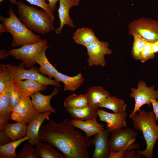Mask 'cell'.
<instances>
[{"mask_svg": "<svg viewBox=\"0 0 158 158\" xmlns=\"http://www.w3.org/2000/svg\"><path fill=\"white\" fill-rule=\"evenodd\" d=\"M39 131L41 141L48 142L61 152L66 158H89L91 139L75 130L70 120L57 123L52 119Z\"/></svg>", "mask_w": 158, "mask_h": 158, "instance_id": "6da1fadb", "label": "cell"}, {"mask_svg": "<svg viewBox=\"0 0 158 158\" xmlns=\"http://www.w3.org/2000/svg\"><path fill=\"white\" fill-rule=\"evenodd\" d=\"M16 5L19 19L31 31L44 35L54 30V20L44 10L27 5L21 1Z\"/></svg>", "mask_w": 158, "mask_h": 158, "instance_id": "7a4b0ae2", "label": "cell"}, {"mask_svg": "<svg viewBox=\"0 0 158 158\" xmlns=\"http://www.w3.org/2000/svg\"><path fill=\"white\" fill-rule=\"evenodd\" d=\"M131 118L134 129L142 132L146 144L145 150H138L136 153L147 158H152L154 147L158 140V125L154 113L152 111L140 110Z\"/></svg>", "mask_w": 158, "mask_h": 158, "instance_id": "3957f363", "label": "cell"}, {"mask_svg": "<svg viewBox=\"0 0 158 158\" xmlns=\"http://www.w3.org/2000/svg\"><path fill=\"white\" fill-rule=\"evenodd\" d=\"M9 17L0 16V20L5 30L13 38L11 45L13 48L38 43L42 40L40 36L34 34L20 21L15 14L11 6L8 12Z\"/></svg>", "mask_w": 158, "mask_h": 158, "instance_id": "277c9868", "label": "cell"}, {"mask_svg": "<svg viewBox=\"0 0 158 158\" xmlns=\"http://www.w3.org/2000/svg\"><path fill=\"white\" fill-rule=\"evenodd\" d=\"M128 32L132 36L137 35L146 42H155L158 40V22L150 18L134 20L129 25Z\"/></svg>", "mask_w": 158, "mask_h": 158, "instance_id": "5b68a950", "label": "cell"}, {"mask_svg": "<svg viewBox=\"0 0 158 158\" xmlns=\"http://www.w3.org/2000/svg\"><path fill=\"white\" fill-rule=\"evenodd\" d=\"M5 66L14 80H33L40 83L46 86L51 85L59 87L61 86L59 82L40 73L39 71V68L36 66H34L29 69H26L25 68V65L23 62L18 66L9 64H6Z\"/></svg>", "mask_w": 158, "mask_h": 158, "instance_id": "8992f818", "label": "cell"}, {"mask_svg": "<svg viewBox=\"0 0 158 158\" xmlns=\"http://www.w3.org/2000/svg\"><path fill=\"white\" fill-rule=\"evenodd\" d=\"M154 87V85L148 87L145 82L140 80L138 83L136 88H130L131 92L129 96L134 98L135 104L132 111L129 115L130 118H131L136 112L139 111L142 106L147 104L151 107L152 100L157 99L158 91L156 90Z\"/></svg>", "mask_w": 158, "mask_h": 158, "instance_id": "52a82bcc", "label": "cell"}, {"mask_svg": "<svg viewBox=\"0 0 158 158\" xmlns=\"http://www.w3.org/2000/svg\"><path fill=\"white\" fill-rule=\"evenodd\" d=\"M48 44V40L44 39L38 43L26 45L18 48H8L7 51L10 55L23 63L25 67L31 68L36 63L35 58L37 55Z\"/></svg>", "mask_w": 158, "mask_h": 158, "instance_id": "ba28073f", "label": "cell"}, {"mask_svg": "<svg viewBox=\"0 0 158 158\" xmlns=\"http://www.w3.org/2000/svg\"><path fill=\"white\" fill-rule=\"evenodd\" d=\"M137 132L127 127L111 132L109 140L110 152H116L131 147L135 144Z\"/></svg>", "mask_w": 158, "mask_h": 158, "instance_id": "9c48e42d", "label": "cell"}, {"mask_svg": "<svg viewBox=\"0 0 158 158\" xmlns=\"http://www.w3.org/2000/svg\"><path fill=\"white\" fill-rule=\"evenodd\" d=\"M108 42L99 39L91 42L86 47L88 57L87 62L89 67L94 66H104L106 64L105 56L111 55L112 50L109 48Z\"/></svg>", "mask_w": 158, "mask_h": 158, "instance_id": "30bf717a", "label": "cell"}, {"mask_svg": "<svg viewBox=\"0 0 158 158\" xmlns=\"http://www.w3.org/2000/svg\"><path fill=\"white\" fill-rule=\"evenodd\" d=\"M38 113L30 97L23 96L13 109L11 119L28 124Z\"/></svg>", "mask_w": 158, "mask_h": 158, "instance_id": "8fae6325", "label": "cell"}, {"mask_svg": "<svg viewBox=\"0 0 158 158\" xmlns=\"http://www.w3.org/2000/svg\"><path fill=\"white\" fill-rule=\"evenodd\" d=\"M97 113L100 120L107 123L106 128L110 133L123 129L127 126L126 121L127 116L126 111L112 113L98 109Z\"/></svg>", "mask_w": 158, "mask_h": 158, "instance_id": "7c38bea8", "label": "cell"}, {"mask_svg": "<svg viewBox=\"0 0 158 158\" xmlns=\"http://www.w3.org/2000/svg\"><path fill=\"white\" fill-rule=\"evenodd\" d=\"M110 132L107 129L99 133L91 139V144L95 146L92 158H109L110 151L108 137Z\"/></svg>", "mask_w": 158, "mask_h": 158, "instance_id": "4fadbf2b", "label": "cell"}, {"mask_svg": "<svg viewBox=\"0 0 158 158\" xmlns=\"http://www.w3.org/2000/svg\"><path fill=\"white\" fill-rule=\"evenodd\" d=\"M59 6L58 12L60 21L59 27L55 30L56 34L60 35L64 26L67 25L72 28L75 27L73 21L71 18L69 12L72 7L79 4V0H59Z\"/></svg>", "mask_w": 158, "mask_h": 158, "instance_id": "5bb4252c", "label": "cell"}, {"mask_svg": "<svg viewBox=\"0 0 158 158\" xmlns=\"http://www.w3.org/2000/svg\"><path fill=\"white\" fill-rule=\"evenodd\" d=\"M50 112L38 113L35 117L27 126L26 136L29 137L28 141L32 145L41 142L39 135L40 127L45 119L49 121V116L52 114Z\"/></svg>", "mask_w": 158, "mask_h": 158, "instance_id": "9a60e30c", "label": "cell"}, {"mask_svg": "<svg viewBox=\"0 0 158 158\" xmlns=\"http://www.w3.org/2000/svg\"><path fill=\"white\" fill-rule=\"evenodd\" d=\"M59 93V90L55 87L51 94L44 95L38 92L31 97L33 105L38 113H42L50 112L55 114L56 110L53 108L50 104V101L52 97Z\"/></svg>", "mask_w": 158, "mask_h": 158, "instance_id": "2e32d148", "label": "cell"}, {"mask_svg": "<svg viewBox=\"0 0 158 158\" xmlns=\"http://www.w3.org/2000/svg\"><path fill=\"white\" fill-rule=\"evenodd\" d=\"M13 110L10 106L9 85L0 93V130L11 119Z\"/></svg>", "mask_w": 158, "mask_h": 158, "instance_id": "e0dca14e", "label": "cell"}, {"mask_svg": "<svg viewBox=\"0 0 158 158\" xmlns=\"http://www.w3.org/2000/svg\"><path fill=\"white\" fill-rule=\"evenodd\" d=\"M13 83L23 96L30 97L36 92L44 91L47 88L43 84L33 80H14Z\"/></svg>", "mask_w": 158, "mask_h": 158, "instance_id": "ac0fdd59", "label": "cell"}, {"mask_svg": "<svg viewBox=\"0 0 158 158\" xmlns=\"http://www.w3.org/2000/svg\"><path fill=\"white\" fill-rule=\"evenodd\" d=\"M97 118L86 121H80L71 119V124L75 127L83 131L87 137L89 138L104 131V125L99 123Z\"/></svg>", "mask_w": 158, "mask_h": 158, "instance_id": "d6986e66", "label": "cell"}, {"mask_svg": "<svg viewBox=\"0 0 158 158\" xmlns=\"http://www.w3.org/2000/svg\"><path fill=\"white\" fill-rule=\"evenodd\" d=\"M49 47L48 45L44 47L36 56L35 60L36 63L40 66L38 69L39 72L52 79L55 77L58 71L50 63L46 56V52Z\"/></svg>", "mask_w": 158, "mask_h": 158, "instance_id": "ffe728a7", "label": "cell"}, {"mask_svg": "<svg viewBox=\"0 0 158 158\" xmlns=\"http://www.w3.org/2000/svg\"><path fill=\"white\" fill-rule=\"evenodd\" d=\"M54 78L56 81L63 83L64 91L72 92L75 91L80 87L85 80L81 72L75 76H69L58 71Z\"/></svg>", "mask_w": 158, "mask_h": 158, "instance_id": "44dd1931", "label": "cell"}, {"mask_svg": "<svg viewBox=\"0 0 158 158\" xmlns=\"http://www.w3.org/2000/svg\"><path fill=\"white\" fill-rule=\"evenodd\" d=\"M99 107L88 105L78 109L66 108L67 111L73 119L80 121H86L97 118V110Z\"/></svg>", "mask_w": 158, "mask_h": 158, "instance_id": "7402d4cb", "label": "cell"}, {"mask_svg": "<svg viewBox=\"0 0 158 158\" xmlns=\"http://www.w3.org/2000/svg\"><path fill=\"white\" fill-rule=\"evenodd\" d=\"M89 105L98 107L99 104L105 98L111 96L109 92L99 86L90 87L86 93Z\"/></svg>", "mask_w": 158, "mask_h": 158, "instance_id": "603a6c76", "label": "cell"}, {"mask_svg": "<svg viewBox=\"0 0 158 158\" xmlns=\"http://www.w3.org/2000/svg\"><path fill=\"white\" fill-rule=\"evenodd\" d=\"M73 38L76 43L85 47L98 39L92 29L84 27L78 28L74 33Z\"/></svg>", "mask_w": 158, "mask_h": 158, "instance_id": "cb8c5ba5", "label": "cell"}, {"mask_svg": "<svg viewBox=\"0 0 158 158\" xmlns=\"http://www.w3.org/2000/svg\"><path fill=\"white\" fill-rule=\"evenodd\" d=\"M127 106L123 99L111 95L103 100L98 107L109 109L114 113H119L126 111Z\"/></svg>", "mask_w": 158, "mask_h": 158, "instance_id": "d4e9b609", "label": "cell"}, {"mask_svg": "<svg viewBox=\"0 0 158 158\" xmlns=\"http://www.w3.org/2000/svg\"><path fill=\"white\" fill-rule=\"evenodd\" d=\"M27 126V123L20 121L12 124L8 123L3 130L13 142L26 136Z\"/></svg>", "mask_w": 158, "mask_h": 158, "instance_id": "484cf974", "label": "cell"}, {"mask_svg": "<svg viewBox=\"0 0 158 158\" xmlns=\"http://www.w3.org/2000/svg\"><path fill=\"white\" fill-rule=\"evenodd\" d=\"M35 145L39 158H66L48 142L42 143L40 142Z\"/></svg>", "mask_w": 158, "mask_h": 158, "instance_id": "4316f807", "label": "cell"}, {"mask_svg": "<svg viewBox=\"0 0 158 158\" xmlns=\"http://www.w3.org/2000/svg\"><path fill=\"white\" fill-rule=\"evenodd\" d=\"M63 105L66 108L78 109L87 106L89 103L86 93L80 95L73 94L65 99Z\"/></svg>", "mask_w": 158, "mask_h": 158, "instance_id": "83f0119b", "label": "cell"}, {"mask_svg": "<svg viewBox=\"0 0 158 158\" xmlns=\"http://www.w3.org/2000/svg\"><path fill=\"white\" fill-rule=\"evenodd\" d=\"M26 136L16 141L11 142L3 145L0 146V158H14L17 154L16 150L19 145L30 139Z\"/></svg>", "mask_w": 158, "mask_h": 158, "instance_id": "f1b7e54d", "label": "cell"}, {"mask_svg": "<svg viewBox=\"0 0 158 158\" xmlns=\"http://www.w3.org/2000/svg\"><path fill=\"white\" fill-rule=\"evenodd\" d=\"M133 36L134 38V41L131 55L135 60L139 61L146 41L137 35H134Z\"/></svg>", "mask_w": 158, "mask_h": 158, "instance_id": "f546056e", "label": "cell"}, {"mask_svg": "<svg viewBox=\"0 0 158 158\" xmlns=\"http://www.w3.org/2000/svg\"><path fill=\"white\" fill-rule=\"evenodd\" d=\"M14 80L12 75L4 64H0V93Z\"/></svg>", "mask_w": 158, "mask_h": 158, "instance_id": "4dcf8cb0", "label": "cell"}, {"mask_svg": "<svg viewBox=\"0 0 158 158\" xmlns=\"http://www.w3.org/2000/svg\"><path fill=\"white\" fill-rule=\"evenodd\" d=\"M30 144H24L16 158H39L36 149Z\"/></svg>", "mask_w": 158, "mask_h": 158, "instance_id": "1f68e13d", "label": "cell"}, {"mask_svg": "<svg viewBox=\"0 0 158 158\" xmlns=\"http://www.w3.org/2000/svg\"><path fill=\"white\" fill-rule=\"evenodd\" d=\"M10 106L13 110L23 96L15 87L13 82L9 85Z\"/></svg>", "mask_w": 158, "mask_h": 158, "instance_id": "d6a6232c", "label": "cell"}, {"mask_svg": "<svg viewBox=\"0 0 158 158\" xmlns=\"http://www.w3.org/2000/svg\"><path fill=\"white\" fill-rule=\"evenodd\" d=\"M13 4H16L17 2L16 0H10ZM30 4L39 6L46 11L49 14L51 18L54 20V18L53 13H54L49 3L46 2L48 0H25Z\"/></svg>", "mask_w": 158, "mask_h": 158, "instance_id": "836d02e7", "label": "cell"}, {"mask_svg": "<svg viewBox=\"0 0 158 158\" xmlns=\"http://www.w3.org/2000/svg\"><path fill=\"white\" fill-rule=\"evenodd\" d=\"M140 147V145L136 143L133 145L121 150L110 152L109 158H130L132 150Z\"/></svg>", "mask_w": 158, "mask_h": 158, "instance_id": "e575fe53", "label": "cell"}, {"mask_svg": "<svg viewBox=\"0 0 158 158\" xmlns=\"http://www.w3.org/2000/svg\"><path fill=\"white\" fill-rule=\"evenodd\" d=\"M151 43L146 42L145 47L140 55L139 60L142 63H144L148 60L154 58L155 54L152 51Z\"/></svg>", "mask_w": 158, "mask_h": 158, "instance_id": "d590c367", "label": "cell"}, {"mask_svg": "<svg viewBox=\"0 0 158 158\" xmlns=\"http://www.w3.org/2000/svg\"><path fill=\"white\" fill-rule=\"evenodd\" d=\"M12 142L9 136L4 130H0V146H2Z\"/></svg>", "mask_w": 158, "mask_h": 158, "instance_id": "8d00e7d4", "label": "cell"}, {"mask_svg": "<svg viewBox=\"0 0 158 158\" xmlns=\"http://www.w3.org/2000/svg\"><path fill=\"white\" fill-rule=\"evenodd\" d=\"M151 102L153 112L155 114L156 120H158V100L152 99Z\"/></svg>", "mask_w": 158, "mask_h": 158, "instance_id": "74e56055", "label": "cell"}, {"mask_svg": "<svg viewBox=\"0 0 158 158\" xmlns=\"http://www.w3.org/2000/svg\"><path fill=\"white\" fill-rule=\"evenodd\" d=\"M10 56L9 54L4 49L0 50V59H5Z\"/></svg>", "mask_w": 158, "mask_h": 158, "instance_id": "f35d334b", "label": "cell"}, {"mask_svg": "<svg viewBox=\"0 0 158 158\" xmlns=\"http://www.w3.org/2000/svg\"><path fill=\"white\" fill-rule=\"evenodd\" d=\"M49 4L54 12L56 8V4L59 0H48Z\"/></svg>", "mask_w": 158, "mask_h": 158, "instance_id": "ab89813d", "label": "cell"}, {"mask_svg": "<svg viewBox=\"0 0 158 158\" xmlns=\"http://www.w3.org/2000/svg\"><path fill=\"white\" fill-rule=\"evenodd\" d=\"M151 48L152 52L154 54L158 52V46L155 42L151 43Z\"/></svg>", "mask_w": 158, "mask_h": 158, "instance_id": "60d3db41", "label": "cell"}, {"mask_svg": "<svg viewBox=\"0 0 158 158\" xmlns=\"http://www.w3.org/2000/svg\"><path fill=\"white\" fill-rule=\"evenodd\" d=\"M7 31L5 30L2 24H0V35L2 33L4 32H6Z\"/></svg>", "mask_w": 158, "mask_h": 158, "instance_id": "b9f144b4", "label": "cell"}, {"mask_svg": "<svg viewBox=\"0 0 158 158\" xmlns=\"http://www.w3.org/2000/svg\"><path fill=\"white\" fill-rule=\"evenodd\" d=\"M155 43H156L157 45L158 46V40L156 42H155Z\"/></svg>", "mask_w": 158, "mask_h": 158, "instance_id": "7bdbcfd3", "label": "cell"}, {"mask_svg": "<svg viewBox=\"0 0 158 158\" xmlns=\"http://www.w3.org/2000/svg\"><path fill=\"white\" fill-rule=\"evenodd\" d=\"M4 0H0V3H1L2 1Z\"/></svg>", "mask_w": 158, "mask_h": 158, "instance_id": "ee69618b", "label": "cell"}]
</instances>
